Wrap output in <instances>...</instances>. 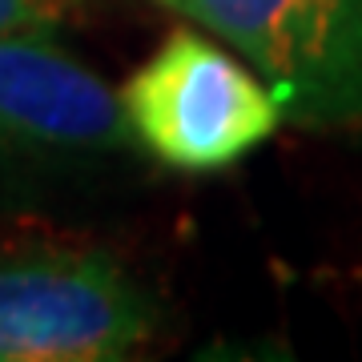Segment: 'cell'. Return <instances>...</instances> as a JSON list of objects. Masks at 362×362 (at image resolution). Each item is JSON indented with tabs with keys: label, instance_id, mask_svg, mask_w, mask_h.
Here are the masks:
<instances>
[{
	"label": "cell",
	"instance_id": "1",
	"mask_svg": "<svg viewBox=\"0 0 362 362\" xmlns=\"http://www.w3.org/2000/svg\"><path fill=\"white\" fill-rule=\"evenodd\" d=\"M117 101L129 137L185 173L233 165L282 125V105L270 85L194 28L169 33Z\"/></svg>",
	"mask_w": 362,
	"mask_h": 362
},
{
	"label": "cell",
	"instance_id": "2",
	"mask_svg": "<svg viewBox=\"0 0 362 362\" xmlns=\"http://www.w3.org/2000/svg\"><path fill=\"white\" fill-rule=\"evenodd\" d=\"M246 57L302 125H362V0H161Z\"/></svg>",
	"mask_w": 362,
	"mask_h": 362
},
{
	"label": "cell",
	"instance_id": "3",
	"mask_svg": "<svg viewBox=\"0 0 362 362\" xmlns=\"http://www.w3.org/2000/svg\"><path fill=\"white\" fill-rule=\"evenodd\" d=\"M153 302L97 254L0 258V362H109L153 334Z\"/></svg>",
	"mask_w": 362,
	"mask_h": 362
},
{
	"label": "cell",
	"instance_id": "4",
	"mask_svg": "<svg viewBox=\"0 0 362 362\" xmlns=\"http://www.w3.org/2000/svg\"><path fill=\"white\" fill-rule=\"evenodd\" d=\"M129 137L117 93L49 33L0 37V145L101 153Z\"/></svg>",
	"mask_w": 362,
	"mask_h": 362
},
{
	"label": "cell",
	"instance_id": "5",
	"mask_svg": "<svg viewBox=\"0 0 362 362\" xmlns=\"http://www.w3.org/2000/svg\"><path fill=\"white\" fill-rule=\"evenodd\" d=\"M61 0H0V37L4 33H52L61 21Z\"/></svg>",
	"mask_w": 362,
	"mask_h": 362
}]
</instances>
